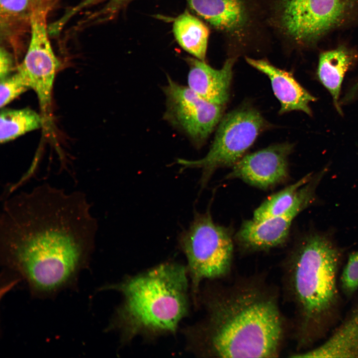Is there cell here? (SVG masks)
I'll return each mask as SVG.
<instances>
[{
  "label": "cell",
  "instance_id": "11",
  "mask_svg": "<svg viewBox=\"0 0 358 358\" xmlns=\"http://www.w3.org/2000/svg\"><path fill=\"white\" fill-rule=\"evenodd\" d=\"M323 175L320 172L303 185L292 205L284 213L260 222L252 219L245 221L235 237L239 247L246 251L255 252L283 244L293 220L314 200L316 187Z\"/></svg>",
  "mask_w": 358,
  "mask_h": 358
},
{
  "label": "cell",
  "instance_id": "15",
  "mask_svg": "<svg viewBox=\"0 0 358 358\" xmlns=\"http://www.w3.org/2000/svg\"><path fill=\"white\" fill-rule=\"evenodd\" d=\"M37 0H0V41L18 51L30 32L31 14Z\"/></svg>",
  "mask_w": 358,
  "mask_h": 358
},
{
  "label": "cell",
  "instance_id": "5",
  "mask_svg": "<svg viewBox=\"0 0 358 358\" xmlns=\"http://www.w3.org/2000/svg\"><path fill=\"white\" fill-rule=\"evenodd\" d=\"M267 19L282 40L314 46L330 32L358 19V0H269Z\"/></svg>",
  "mask_w": 358,
  "mask_h": 358
},
{
  "label": "cell",
  "instance_id": "1",
  "mask_svg": "<svg viewBox=\"0 0 358 358\" xmlns=\"http://www.w3.org/2000/svg\"><path fill=\"white\" fill-rule=\"evenodd\" d=\"M97 229L91 204L80 191L48 183L6 199L0 218L1 264L37 297L75 286L88 267Z\"/></svg>",
  "mask_w": 358,
  "mask_h": 358
},
{
  "label": "cell",
  "instance_id": "6",
  "mask_svg": "<svg viewBox=\"0 0 358 358\" xmlns=\"http://www.w3.org/2000/svg\"><path fill=\"white\" fill-rule=\"evenodd\" d=\"M179 243L188 262L196 301L202 281L219 280L230 273L234 252L231 233L214 223L208 211L195 214L189 228L180 235Z\"/></svg>",
  "mask_w": 358,
  "mask_h": 358
},
{
  "label": "cell",
  "instance_id": "22",
  "mask_svg": "<svg viewBox=\"0 0 358 358\" xmlns=\"http://www.w3.org/2000/svg\"><path fill=\"white\" fill-rule=\"evenodd\" d=\"M13 66V56L5 47L1 45L0 49V79L10 75Z\"/></svg>",
  "mask_w": 358,
  "mask_h": 358
},
{
  "label": "cell",
  "instance_id": "17",
  "mask_svg": "<svg viewBox=\"0 0 358 358\" xmlns=\"http://www.w3.org/2000/svg\"><path fill=\"white\" fill-rule=\"evenodd\" d=\"M173 31L182 49L205 61L210 31L204 22L187 10L175 18Z\"/></svg>",
  "mask_w": 358,
  "mask_h": 358
},
{
  "label": "cell",
  "instance_id": "21",
  "mask_svg": "<svg viewBox=\"0 0 358 358\" xmlns=\"http://www.w3.org/2000/svg\"><path fill=\"white\" fill-rule=\"evenodd\" d=\"M342 293L347 298L353 297L358 290V250L351 253L339 277Z\"/></svg>",
  "mask_w": 358,
  "mask_h": 358
},
{
  "label": "cell",
  "instance_id": "9",
  "mask_svg": "<svg viewBox=\"0 0 358 358\" xmlns=\"http://www.w3.org/2000/svg\"><path fill=\"white\" fill-rule=\"evenodd\" d=\"M47 9L43 0H37L31 16L28 48L17 67L36 93L44 116L49 112L53 82L59 66L48 36Z\"/></svg>",
  "mask_w": 358,
  "mask_h": 358
},
{
  "label": "cell",
  "instance_id": "10",
  "mask_svg": "<svg viewBox=\"0 0 358 358\" xmlns=\"http://www.w3.org/2000/svg\"><path fill=\"white\" fill-rule=\"evenodd\" d=\"M190 9L230 45L246 48L258 37L261 13L252 0H186Z\"/></svg>",
  "mask_w": 358,
  "mask_h": 358
},
{
  "label": "cell",
  "instance_id": "18",
  "mask_svg": "<svg viewBox=\"0 0 358 358\" xmlns=\"http://www.w3.org/2000/svg\"><path fill=\"white\" fill-rule=\"evenodd\" d=\"M43 117L34 110L3 108L0 113V141L5 143L40 128Z\"/></svg>",
  "mask_w": 358,
  "mask_h": 358
},
{
  "label": "cell",
  "instance_id": "14",
  "mask_svg": "<svg viewBox=\"0 0 358 358\" xmlns=\"http://www.w3.org/2000/svg\"><path fill=\"white\" fill-rule=\"evenodd\" d=\"M245 60L269 78L273 92L280 103L279 114L300 110L312 115L309 103L316 98L296 81L290 72L277 68L265 59L246 57Z\"/></svg>",
  "mask_w": 358,
  "mask_h": 358
},
{
  "label": "cell",
  "instance_id": "13",
  "mask_svg": "<svg viewBox=\"0 0 358 358\" xmlns=\"http://www.w3.org/2000/svg\"><path fill=\"white\" fill-rule=\"evenodd\" d=\"M236 60L235 56L230 57L220 69H215L205 61L187 58L188 87L207 101L223 106L229 99L232 70Z\"/></svg>",
  "mask_w": 358,
  "mask_h": 358
},
{
  "label": "cell",
  "instance_id": "2",
  "mask_svg": "<svg viewBox=\"0 0 358 358\" xmlns=\"http://www.w3.org/2000/svg\"><path fill=\"white\" fill-rule=\"evenodd\" d=\"M206 315L190 332L194 352L208 358H276L286 323L274 286L259 276L206 291Z\"/></svg>",
  "mask_w": 358,
  "mask_h": 358
},
{
  "label": "cell",
  "instance_id": "19",
  "mask_svg": "<svg viewBox=\"0 0 358 358\" xmlns=\"http://www.w3.org/2000/svg\"><path fill=\"white\" fill-rule=\"evenodd\" d=\"M313 176L311 173L307 174L296 182L270 196L255 210L252 220L260 222L284 213L294 202L299 189Z\"/></svg>",
  "mask_w": 358,
  "mask_h": 358
},
{
  "label": "cell",
  "instance_id": "12",
  "mask_svg": "<svg viewBox=\"0 0 358 358\" xmlns=\"http://www.w3.org/2000/svg\"><path fill=\"white\" fill-rule=\"evenodd\" d=\"M293 148L290 143L276 144L244 156L227 177L262 189L273 187L287 179L288 159Z\"/></svg>",
  "mask_w": 358,
  "mask_h": 358
},
{
  "label": "cell",
  "instance_id": "4",
  "mask_svg": "<svg viewBox=\"0 0 358 358\" xmlns=\"http://www.w3.org/2000/svg\"><path fill=\"white\" fill-rule=\"evenodd\" d=\"M187 274L184 266L166 263L105 286L123 296L110 327L125 341L140 334L174 333L188 310Z\"/></svg>",
  "mask_w": 358,
  "mask_h": 358
},
{
  "label": "cell",
  "instance_id": "20",
  "mask_svg": "<svg viewBox=\"0 0 358 358\" xmlns=\"http://www.w3.org/2000/svg\"><path fill=\"white\" fill-rule=\"evenodd\" d=\"M31 89L27 78L19 70L0 80V107L2 108L19 95Z\"/></svg>",
  "mask_w": 358,
  "mask_h": 358
},
{
  "label": "cell",
  "instance_id": "7",
  "mask_svg": "<svg viewBox=\"0 0 358 358\" xmlns=\"http://www.w3.org/2000/svg\"><path fill=\"white\" fill-rule=\"evenodd\" d=\"M267 122L255 108L248 106L238 108L220 121L213 142L206 155L198 160L178 159L186 168L202 169V185L208 181L219 168L233 166L251 146Z\"/></svg>",
  "mask_w": 358,
  "mask_h": 358
},
{
  "label": "cell",
  "instance_id": "16",
  "mask_svg": "<svg viewBox=\"0 0 358 358\" xmlns=\"http://www.w3.org/2000/svg\"><path fill=\"white\" fill-rule=\"evenodd\" d=\"M358 60V53L354 49L341 45L322 52L319 57L317 76L323 85L331 93L335 107L342 114L339 102L344 77Z\"/></svg>",
  "mask_w": 358,
  "mask_h": 358
},
{
  "label": "cell",
  "instance_id": "23",
  "mask_svg": "<svg viewBox=\"0 0 358 358\" xmlns=\"http://www.w3.org/2000/svg\"><path fill=\"white\" fill-rule=\"evenodd\" d=\"M96 3L104 2L102 9L110 17H114L123 9L131 0H92Z\"/></svg>",
  "mask_w": 358,
  "mask_h": 358
},
{
  "label": "cell",
  "instance_id": "8",
  "mask_svg": "<svg viewBox=\"0 0 358 358\" xmlns=\"http://www.w3.org/2000/svg\"><path fill=\"white\" fill-rule=\"evenodd\" d=\"M163 91L166 97L164 118L182 131L195 146H201L220 122L223 106L207 101L169 76Z\"/></svg>",
  "mask_w": 358,
  "mask_h": 358
},
{
  "label": "cell",
  "instance_id": "3",
  "mask_svg": "<svg viewBox=\"0 0 358 358\" xmlns=\"http://www.w3.org/2000/svg\"><path fill=\"white\" fill-rule=\"evenodd\" d=\"M343 255L330 236L313 232L296 242L283 262L284 288L294 310L296 353L318 345L342 319Z\"/></svg>",
  "mask_w": 358,
  "mask_h": 358
}]
</instances>
